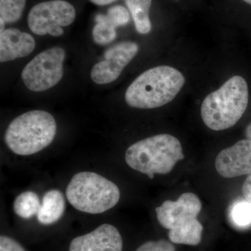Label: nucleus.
Returning <instances> with one entry per match:
<instances>
[{"label": "nucleus", "mask_w": 251, "mask_h": 251, "mask_svg": "<svg viewBox=\"0 0 251 251\" xmlns=\"http://www.w3.org/2000/svg\"><path fill=\"white\" fill-rule=\"evenodd\" d=\"M184 83V75L174 67L151 68L130 84L126 92V102L132 108H159L171 102Z\"/></svg>", "instance_id": "f257e3e1"}, {"label": "nucleus", "mask_w": 251, "mask_h": 251, "mask_svg": "<svg viewBox=\"0 0 251 251\" xmlns=\"http://www.w3.org/2000/svg\"><path fill=\"white\" fill-rule=\"evenodd\" d=\"M249 97L245 79L239 75L230 77L203 100L201 110L203 122L216 131L234 126L245 113Z\"/></svg>", "instance_id": "f03ea898"}, {"label": "nucleus", "mask_w": 251, "mask_h": 251, "mask_svg": "<svg viewBox=\"0 0 251 251\" xmlns=\"http://www.w3.org/2000/svg\"><path fill=\"white\" fill-rule=\"evenodd\" d=\"M181 144L170 134H158L140 140L127 149L125 161L135 171L153 179L155 175L171 173L184 159Z\"/></svg>", "instance_id": "7ed1b4c3"}, {"label": "nucleus", "mask_w": 251, "mask_h": 251, "mask_svg": "<svg viewBox=\"0 0 251 251\" xmlns=\"http://www.w3.org/2000/svg\"><path fill=\"white\" fill-rule=\"evenodd\" d=\"M57 123L44 110H31L15 118L6 128L4 142L14 153L29 156L39 152L53 141Z\"/></svg>", "instance_id": "20e7f679"}, {"label": "nucleus", "mask_w": 251, "mask_h": 251, "mask_svg": "<svg viewBox=\"0 0 251 251\" xmlns=\"http://www.w3.org/2000/svg\"><path fill=\"white\" fill-rule=\"evenodd\" d=\"M68 201L77 210L91 214L105 212L120 199L118 186L101 175L80 172L73 176L66 190Z\"/></svg>", "instance_id": "39448f33"}, {"label": "nucleus", "mask_w": 251, "mask_h": 251, "mask_svg": "<svg viewBox=\"0 0 251 251\" xmlns=\"http://www.w3.org/2000/svg\"><path fill=\"white\" fill-rule=\"evenodd\" d=\"M65 51L53 47L43 51L31 59L23 69L21 77L29 90L41 92L49 90L62 78Z\"/></svg>", "instance_id": "423d86ee"}, {"label": "nucleus", "mask_w": 251, "mask_h": 251, "mask_svg": "<svg viewBox=\"0 0 251 251\" xmlns=\"http://www.w3.org/2000/svg\"><path fill=\"white\" fill-rule=\"evenodd\" d=\"M75 9L64 0H50L36 4L28 14L29 29L39 36L46 34L60 36L64 34L62 27H67L74 22Z\"/></svg>", "instance_id": "0eeeda50"}, {"label": "nucleus", "mask_w": 251, "mask_h": 251, "mask_svg": "<svg viewBox=\"0 0 251 251\" xmlns=\"http://www.w3.org/2000/svg\"><path fill=\"white\" fill-rule=\"evenodd\" d=\"M139 46L133 41H122L104 52V60L96 64L91 71V78L98 85L116 80L124 69L134 58Z\"/></svg>", "instance_id": "6e6552de"}, {"label": "nucleus", "mask_w": 251, "mask_h": 251, "mask_svg": "<svg viewBox=\"0 0 251 251\" xmlns=\"http://www.w3.org/2000/svg\"><path fill=\"white\" fill-rule=\"evenodd\" d=\"M201 209L202 203L200 198L194 193H185L176 201H165L155 210L158 223L170 230L188 220L197 219Z\"/></svg>", "instance_id": "1a4fd4ad"}, {"label": "nucleus", "mask_w": 251, "mask_h": 251, "mask_svg": "<svg viewBox=\"0 0 251 251\" xmlns=\"http://www.w3.org/2000/svg\"><path fill=\"white\" fill-rule=\"evenodd\" d=\"M216 171L225 178L251 174V142L246 139L220 151L215 160Z\"/></svg>", "instance_id": "9d476101"}, {"label": "nucleus", "mask_w": 251, "mask_h": 251, "mask_svg": "<svg viewBox=\"0 0 251 251\" xmlns=\"http://www.w3.org/2000/svg\"><path fill=\"white\" fill-rule=\"evenodd\" d=\"M123 241L118 229L105 224L90 233L74 238L69 251H122Z\"/></svg>", "instance_id": "9b49d317"}, {"label": "nucleus", "mask_w": 251, "mask_h": 251, "mask_svg": "<svg viewBox=\"0 0 251 251\" xmlns=\"http://www.w3.org/2000/svg\"><path fill=\"white\" fill-rule=\"evenodd\" d=\"M34 38L27 33L11 28L0 34V62H6L29 55L35 49Z\"/></svg>", "instance_id": "f8f14e48"}, {"label": "nucleus", "mask_w": 251, "mask_h": 251, "mask_svg": "<svg viewBox=\"0 0 251 251\" xmlns=\"http://www.w3.org/2000/svg\"><path fill=\"white\" fill-rule=\"evenodd\" d=\"M64 195L59 190H50L45 193L36 218L39 224L50 226L59 221L65 211Z\"/></svg>", "instance_id": "ddd939ff"}, {"label": "nucleus", "mask_w": 251, "mask_h": 251, "mask_svg": "<svg viewBox=\"0 0 251 251\" xmlns=\"http://www.w3.org/2000/svg\"><path fill=\"white\" fill-rule=\"evenodd\" d=\"M203 226L197 219H192L170 229L168 237L172 243L197 246L202 240Z\"/></svg>", "instance_id": "4468645a"}, {"label": "nucleus", "mask_w": 251, "mask_h": 251, "mask_svg": "<svg viewBox=\"0 0 251 251\" xmlns=\"http://www.w3.org/2000/svg\"><path fill=\"white\" fill-rule=\"evenodd\" d=\"M152 0H125L134 22L135 29L141 34H147L151 30L150 10Z\"/></svg>", "instance_id": "2eb2a0df"}, {"label": "nucleus", "mask_w": 251, "mask_h": 251, "mask_svg": "<svg viewBox=\"0 0 251 251\" xmlns=\"http://www.w3.org/2000/svg\"><path fill=\"white\" fill-rule=\"evenodd\" d=\"M41 205L39 196L34 191H28L18 195L13 207L16 215L23 219H29L37 215Z\"/></svg>", "instance_id": "dca6fc26"}, {"label": "nucleus", "mask_w": 251, "mask_h": 251, "mask_svg": "<svg viewBox=\"0 0 251 251\" xmlns=\"http://www.w3.org/2000/svg\"><path fill=\"white\" fill-rule=\"evenodd\" d=\"M96 22L105 23L110 27L115 28L125 26L130 21V14L128 10L121 5L112 6L108 9L107 14H98L95 18Z\"/></svg>", "instance_id": "f3484780"}, {"label": "nucleus", "mask_w": 251, "mask_h": 251, "mask_svg": "<svg viewBox=\"0 0 251 251\" xmlns=\"http://www.w3.org/2000/svg\"><path fill=\"white\" fill-rule=\"evenodd\" d=\"M26 0H0V18L6 23H14L22 16Z\"/></svg>", "instance_id": "a211bd4d"}, {"label": "nucleus", "mask_w": 251, "mask_h": 251, "mask_svg": "<svg viewBox=\"0 0 251 251\" xmlns=\"http://www.w3.org/2000/svg\"><path fill=\"white\" fill-rule=\"evenodd\" d=\"M229 218L238 227H247L251 225V203L245 201L234 202L229 211Z\"/></svg>", "instance_id": "6ab92c4d"}, {"label": "nucleus", "mask_w": 251, "mask_h": 251, "mask_svg": "<svg viewBox=\"0 0 251 251\" xmlns=\"http://www.w3.org/2000/svg\"><path fill=\"white\" fill-rule=\"evenodd\" d=\"M92 30L94 41L99 45H106L116 39V29L101 22H96Z\"/></svg>", "instance_id": "aec40b11"}, {"label": "nucleus", "mask_w": 251, "mask_h": 251, "mask_svg": "<svg viewBox=\"0 0 251 251\" xmlns=\"http://www.w3.org/2000/svg\"><path fill=\"white\" fill-rule=\"evenodd\" d=\"M135 251H176L174 245L166 240L150 241L144 243Z\"/></svg>", "instance_id": "412c9836"}, {"label": "nucleus", "mask_w": 251, "mask_h": 251, "mask_svg": "<svg viewBox=\"0 0 251 251\" xmlns=\"http://www.w3.org/2000/svg\"><path fill=\"white\" fill-rule=\"evenodd\" d=\"M0 251H26L17 241L7 236L0 237Z\"/></svg>", "instance_id": "4be33fe9"}, {"label": "nucleus", "mask_w": 251, "mask_h": 251, "mask_svg": "<svg viewBox=\"0 0 251 251\" xmlns=\"http://www.w3.org/2000/svg\"><path fill=\"white\" fill-rule=\"evenodd\" d=\"M242 193L245 200L251 203V174L248 175L243 184Z\"/></svg>", "instance_id": "5701e85b"}, {"label": "nucleus", "mask_w": 251, "mask_h": 251, "mask_svg": "<svg viewBox=\"0 0 251 251\" xmlns=\"http://www.w3.org/2000/svg\"><path fill=\"white\" fill-rule=\"evenodd\" d=\"M91 2L98 6H105L115 2L117 0H90Z\"/></svg>", "instance_id": "b1692460"}, {"label": "nucleus", "mask_w": 251, "mask_h": 251, "mask_svg": "<svg viewBox=\"0 0 251 251\" xmlns=\"http://www.w3.org/2000/svg\"><path fill=\"white\" fill-rule=\"evenodd\" d=\"M246 138L251 142V122L247 126L245 130Z\"/></svg>", "instance_id": "393cba45"}, {"label": "nucleus", "mask_w": 251, "mask_h": 251, "mask_svg": "<svg viewBox=\"0 0 251 251\" xmlns=\"http://www.w3.org/2000/svg\"><path fill=\"white\" fill-rule=\"evenodd\" d=\"M5 23L4 20L1 19V18H0V24H1V33L2 32V31H4L5 30L4 27H5Z\"/></svg>", "instance_id": "a878e982"}, {"label": "nucleus", "mask_w": 251, "mask_h": 251, "mask_svg": "<svg viewBox=\"0 0 251 251\" xmlns=\"http://www.w3.org/2000/svg\"><path fill=\"white\" fill-rule=\"evenodd\" d=\"M243 1H245L247 4L251 5V0H243Z\"/></svg>", "instance_id": "bb28decb"}]
</instances>
